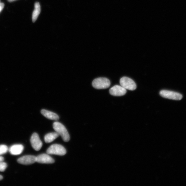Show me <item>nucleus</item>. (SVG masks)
<instances>
[{
  "instance_id": "9",
  "label": "nucleus",
  "mask_w": 186,
  "mask_h": 186,
  "mask_svg": "<svg viewBox=\"0 0 186 186\" xmlns=\"http://www.w3.org/2000/svg\"><path fill=\"white\" fill-rule=\"evenodd\" d=\"M36 162L41 163L50 164L55 162V160L49 155L43 154L39 155L36 157Z\"/></svg>"
},
{
  "instance_id": "19",
  "label": "nucleus",
  "mask_w": 186,
  "mask_h": 186,
  "mask_svg": "<svg viewBox=\"0 0 186 186\" xmlns=\"http://www.w3.org/2000/svg\"><path fill=\"white\" fill-rule=\"evenodd\" d=\"M10 2H12L16 1V0H8Z\"/></svg>"
},
{
  "instance_id": "10",
  "label": "nucleus",
  "mask_w": 186,
  "mask_h": 186,
  "mask_svg": "<svg viewBox=\"0 0 186 186\" xmlns=\"http://www.w3.org/2000/svg\"><path fill=\"white\" fill-rule=\"evenodd\" d=\"M24 149L23 145H15L11 146L9 150L11 154L13 155H18L22 153Z\"/></svg>"
},
{
  "instance_id": "3",
  "label": "nucleus",
  "mask_w": 186,
  "mask_h": 186,
  "mask_svg": "<svg viewBox=\"0 0 186 186\" xmlns=\"http://www.w3.org/2000/svg\"><path fill=\"white\" fill-rule=\"evenodd\" d=\"M47 153L49 154H56L64 156L66 153V150L63 146L58 144L51 145L48 149Z\"/></svg>"
},
{
  "instance_id": "16",
  "label": "nucleus",
  "mask_w": 186,
  "mask_h": 186,
  "mask_svg": "<svg viewBox=\"0 0 186 186\" xmlns=\"http://www.w3.org/2000/svg\"><path fill=\"white\" fill-rule=\"evenodd\" d=\"M4 6V4L2 3H0V12L3 9Z\"/></svg>"
},
{
  "instance_id": "13",
  "label": "nucleus",
  "mask_w": 186,
  "mask_h": 186,
  "mask_svg": "<svg viewBox=\"0 0 186 186\" xmlns=\"http://www.w3.org/2000/svg\"><path fill=\"white\" fill-rule=\"evenodd\" d=\"M60 136L57 132H52L48 134L45 137V142L46 143L52 142Z\"/></svg>"
},
{
  "instance_id": "12",
  "label": "nucleus",
  "mask_w": 186,
  "mask_h": 186,
  "mask_svg": "<svg viewBox=\"0 0 186 186\" xmlns=\"http://www.w3.org/2000/svg\"><path fill=\"white\" fill-rule=\"evenodd\" d=\"M41 12V6L39 2H36L35 4L34 10L33 11L32 15V21L34 22L37 19Z\"/></svg>"
},
{
  "instance_id": "11",
  "label": "nucleus",
  "mask_w": 186,
  "mask_h": 186,
  "mask_svg": "<svg viewBox=\"0 0 186 186\" xmlns=\"http://www.w3.org/2000/svg\"><path fill=\"white\" fill-rule=\"evenodd\" d=\"M41 113L42 115L48 119L56 121L59 119L58 115L55 113L45 109L42 110Z\"/></svg>"
},
{
  "instance_id": "18",
  "label": "nucleus",
  "mask_w": 186,
  "mask_h": 186,
  "mask_svg": "<svg viewBox=\"0 0 186 186\" xmlns=\"http://www.w3.org/2000/svg\"><path fill=\"white\" fill-rule=\"evenodd\" d=\"M3 179V177L1 175H0V180H1L2 179Z\"/></svg>"
},
{
  "instance_id": "1",
  "label": "nucleus",
  "mask_w": 186,
  "mask_h": 186,
  "mask_svg": "<svg viewBox=\"0 0 186 186\" xmlns=\"http://www.w3.org/2000/svg\"><path fill=\"white\" fill-rule=\"evenodd\" d=\"M54 130L59 135H60L64 142H67L70 140L69 134L65 127L61 123L56 122L53 125Z\"/></svg>"
},
{
  "instance_id": "8",
  "label": "nucleus",
  "mask_w": 186,
  "mask_h": 186,
  "mask_svg": "<svg viewBox=\"0 0 186 186\" xmlns=\"http://www.w3.org/2000/svg\"><path fill=\"white\" fill-rule=\"evenodd\" d=\"M17 162L20 164L23 165H32L36 162V157L32 155L24 156L19 158Z\"/></svg>"
},
{
  "instance_id": "17",
  "label": "nucleus",
  "mask_w": 186,
  "mask_h": 186,
  "mask_svg": "<svg viewBox=\"0 0 186 186\" xmlns=\"http://www.w3.org/2000/svg\"><path fill=\"white\" fill-rule=\"evenodd\" d=\"M4 160V158L2 156H0V162L3 161Z\"/></svg>"
},
{
  "instance_id": "5",
  "label": "nucleus",
  "mask_w": 186,
  "mask_h": 186,
  "mask_svg": "<svg viewBox=\"0 0 186 186\" xmlns=\"http://www.w3.org/2000/svg\"><path fill=\"white\" fill-rule=\"evenodd\" d=\"M120 83L121 86L126 90L134 91L137 88V85L134 81L130 78L123 77L120 79Z\"/></svg>"
},
{
  "instance_id": "14",
  "label": "nucleus",
  "mask_w": 186,
  "mask_h": 186,
  "mask_svg": "<svg viewBox=\"0 0 186 186\" xmlns=\"http://www.w3.org/2000/svg\"><path fill=\"white\" fill-rule=\"evenodd\" d=\"M8 150L7 146L5 145H0V155L6 153Z\"/></svg>"
},
{
  "instance_id": "2",
  "label": "nucleus",
  "mask_w": 186,
  "mask_h": 186,
  "mask_svg": "<svg viewBox=\"0 0 186 186\" xmlns=\"http://www.w3.org/2000/svg\"><path fill=\"white\" fill-rule=\"evenodd\" d=\"M110 85V82L108 79L105 78H99L95 79L92 83V86L95 89H105Z\"/></svg>"
},
{
  "instance_id": "7",
  "label": "nucleus",
  "mask_w": 186,
  "mask_h": 186,
  "mask_svg": "<svg viewBox=\"0 0 186 186\" xmlns=\"http://www.w3.org/2000/svg\"><path fill=\"white\" fill-rule=\"evenodd\" d=\"M109 92L114 96H122L126 94V90L121 86L115 85L110 89Z\"/></svg>"
},
{
  "instance_id": "15",
  "label": "nucleus",
  "mask_w": 186,
  "mask_h": 186,
  "mask_svg": "<svg viewBox=\"0 0 186 186\" xmlns=\"http://www.w3.org/2000/svg\"><path fill=\"white\" fill-rule=\"evenodd\" d=\"M7 167L6 163L3 161L0 162V171L4 172Z\"/></svg>"
},
{
  "instance_id": "6",
  "label": "nucleus",
  "mask_w": 186,
  "mask_h": 186,
  "mask_svg": "<svg viewBox=\"0 0 186 186\" xmlns=\"http://www.w3.org/2000/svg\"><path fill=\"white\" fill-rule=\"evenodd\" d=\"M30 142L33 148L37 151L40 150L43 145L38 135L36 133H33L31 137Z\"/></svg>"
},
{
  "instance_id": "4",
  "label": "nucleus",
  "mask_w": 186,
  "mask_h": 186,
  "mask_svg": "<svg viewBox=\"0 0 186 186\" xmlns=\"http://www.w3.org/2000/svg\"><path fill=\"white\" fill-rule=\"evenodd\" d=\"M160 94L163 98L174 100H181L183 97L182 95L179 93L167 90H162L160 91Z\"/></svg>"
}]
</instances>
